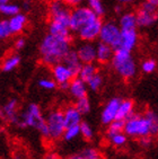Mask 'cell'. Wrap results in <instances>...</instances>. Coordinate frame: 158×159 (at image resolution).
<instances>
[{
  "instance_id": "obj_47",
  "label": "cell",
  "mask_w": 158,
  "mask_h": 159,
  "mask_svg": "<svg viewBox=\"0 0 158 159\" xmlns=\"http://www.w3.org/2000/svg\"><path fill=\"white\" fill-rule=\"evenodd\" d=\"M115 10H116V12H118L120 10H121V7H120V6H116L115 7Z\"/></svg>"
},
{
  "instance_id": "obj_13",
  "label": "cell",
  "mask_w": 158,
  "mask_h": 159,
  "mask_svg": "<svg viewBox=\"0 0 158 159\" xmlns=\"http://www.w3.org/2000/svg\"><path fill=\"white\" fill-rule=\"evenodd\" d=\"M1 117L9 123L16 125L18 122V102L16 99H9L1 108Z\"/></svg>"
},
{
  "instance_id": "obj_41",
  "label": "cell",
  "mask_w": 158,
  "mask_h": 159,
  "mask_svg": "<svg viewBox=\"0 0 158 159\" xmlns=\"http://www.w3.org/2000/svg\"><path fill=\"white\" fill-rule=\"evenodd\" d=\"M25 46V40L24 39H18V40L15 41V49L21 50Z\"/></svg>"
},
{
  "instance_id": "obj_28",
  "label": "cell",
  "mask_w": 158,
  "mask_h": 159,
  "mask_svg": "<svg viewBox=\"0 0 158 159\" xmlns=\"http://www.w3.org/2000/svg\"><path fill=\"white\" fill-rule=\"evenodd\" d=\"M124 128H125V121L115 119L112 123H109V125H107L106 135L113 134V133H118V132H124Z\"/></svg>"
},
{
  "instance_id": "obj_1",
  "label": "cell",
  "mask_w": 158,
  "mask_h": 159,
  "mask_svg": "<svg viewBox=\"0 0 158 159\" xmlns=\"http://www.w3.org/2000/svg\"><path fill=\"white\" fill-rule=\"evenodd\" d=\"M70 50V40L59 39L48 33L40 44L41 61L45 66L53 67L54 64L63 61Z\"/></svg>"
},
{
  "instance_id": "obj_16",
  "label": "cell",
  "mask_w": 158,
  "mask_h": 159,
  "mask_svg": "<svg viewBox=\"0 0 158 159\" xmlns=\"http://www.w3.org/2000/svg\"><path fill=\"white\" fill-rule=\"evenodd\" d=\"M138 43V33L136 30H122L121 42L118 49L132 51Z\"/></svg>"
},
{
  "instance_id": "obj_9",
  "label": "cell",
  "mask_w": 158,
  "mask_h": 159,
  "mask_svg": "<svg viewBox=\"0 0 158 159\" xmlns=\"http://www.w3.org/2000/svg\"><path fill=\"white\" fill-rule=\"evenodd\" d=\"M138 26L140 27H149L158 19V8L151 3L145 2L141 3V6L137 10Z\"/></svg>"
},
{
  "instance_id": "obj_20",
  "label": "cell",
  "mask_w": 158,
  "mask_h": 159,
  "mask_svg": "<svg viewBox=\"0 0 158 159\" xmlns=\"http://www.w3.org/2000/svg\"><path fill=\"white\" fill-rule=\"evenodd\" d=\"M62 62L69 68L70 70L72 71L73 74H75V76L76 77L78 76L79 70H80V68H81V66H82V62H81V60H80V58H79L77 51L70 50L69 52L67 53V55L64 57Z\"/></svg>"
},
{
  "instance_id": "obj_44",
  "label": "cell",
  "mask_w": 158,
  "mask_h": 159,
  "mask_svg": "<svg viewBox=\"0 0 158 159\" xmlns=\"http://www.w3.org/2000/svg\"><path fill=\"white\" fill-rule=\"evenodd\" d=\"M145 1H147V2L151 3V5H154V6L158 7V0H145Z\"/></svg>"
},
{
  "instance_id": "obj_21",
  "label": "cell",
  "mask_w": 158,
  "mask_h": 159,
  "mask_svg": "<svg viewBox=\"0 0 158 159\" xmlns=\"http://www.w3.org/2000/svg\"><path fill=\"white\" fill-rule=\"evenodd\" d=\"M9 25L12 28V34H18L21 33L23 30L25 28L26 24H27V18L24 14L18 12L17 15H14L12 17H9Z\"/></svg>"
},
{
  "instance_id": "obj_40",
  "label": "cell",
  "mask_w": 158,
  "mask_h": 159,
  "mask_svg": "<svg viewBox=\"0 0 158 159\" xmlns=\"http://www.w3.org/2000/svg\"><path fill=\"white\" fill-rule=\"evenodd\" d=\"M66 2H67L70 7H77V6H80V5L84 2V0H66Z\"/></svg>"
},
{
  "instance_id": "obj_12",
  "label": "cell",
  "mask_w": 158,
  "mask_h": 159,
  "mask_svg": "<svg viewBox=\"0 0 158 159\" xmlns=\"http://www.w3.org/2000/svg\"><path fill=\"white\" fill-rule=\"evenodd\" d=\"M121 102V98L113 97L105 104L103 111H102V114H100V122H102V124L109 125V123H112L116 119Z\"/></svg>"
},
{
  "instance_id": "obj_35",
  "label": "cell",
  "mask_w": 158,
  "mask_h": 159,
  "mask_svg": "<svg viewBox=\"0 0 158 159\" xmlns=\"http://www.w3.org/2000/svg\"><path fill=\"white\" fill-rule=\"evenodd\" d=\"M80 153H81V156L85 159H100L102 158L100 152L96 148H91V147L85 148Z\"/></svg>"
},
{
  "instance_id": "obj_32",
  "label": "cell",
  "mask_w": 158,
  "mask_h": 159,
  "mask_svg": "<svg viewBox=\"0 0 158 159\" xmlns=\"http://www.w3.org/2000/svg\"><path fill=\"white\" fill-rule=\"evenodd\" d=\"M87 85H88V88L93 92H97L98 89L102 87L103 85V78L100 74H96L94 77H91V79L87 81Z\"/></svg>"
},
{
  "instance_id": "obj_18",
  "label": "cell",
  "mask_w": 158,
  "mask_h": 159,
  "mask_svg": "<svg viewBox=\"0 0 158 159\" xmlns=\"http://www.w3.org/2000/svg\"><path fill=\"white\" fill-rule=\"evenodd\" d=\"M114 54V49L104 42H100L96 45V61L98 63H107L112 60Z\"/></svg>"
},
{
  "instance_id": "obj_4",
  "label": "cell",
  "mask_w": 158,
  "mask_h": 159,
  "mask_svg": "<svg viewBox=\"0 0 158 159\" xmlns=\"http://www.w3.org/2000/svg\"><path fill=\"white\" fill-rule=\"evenodd\" d=\"M124 132L128 137L134 139L150 135V129L145 115L134 112L128 120H125Z\"/></svg>"
},
{
  "instance_id": "obj_26",
  "label": "cell",
  "mask_w": 158,
  "mask_h": 159,
  "mask_svg": "<svg viewBox=\"0 0 158 159\" xmlns=\"http://www.w3.org/2000/svg\"><path fill=\"white\" fill-rule=\"evenodd\" d=\"M19 62H21V58L19 55L17 54H10L9 57H7L5 60H3L2 64H1V69L5 72H10L14 69L19 66Z\"/></svg>"
},
{
  "instance_id": "obj_5",
  "label": "cell",
  "mask_w": 158,
  "mask_h": 159,
  "mask_svg": "<svg viewBox=\"0 0 158 159\" xmlns=\"http://www.w3.org/2000/svg\"><path fill=\"white\" fill-rule=\"evenodd\" d=\"M100 16L91 10L88 6H77L73 7L70 14V30L73 33H78L81 27H84L89 21L94 20Z\"/></svg>"
},
{
  "instance_id": "obj_36",
  "label": "cell",
  "mask_w": 158,
  "mask_h": 159,
  "mask_svg": "<svg viewBox=\"0 0 158 159\" xmlns=\"http://www.w3.org/2000/svg\"><path fill=\"white\" fill-rule=\"evenodd\" d=\"M12 34L10 28L9 20H1L0 21V39L6 40Z\"/></svg>"
},
{
  "instance_id": "obj_11",
  "label": "cell",
  "mask_w": 158,
  "mask_h": 159,
  "mask_svg": "<svg viewBox=\"0 0 158 159\" xmlns=\"http://www.w3.org/2000/svg\"><path fill=\"white\" fill-rule=\"evenodd\" d=\"M102 26H103V23L100 19V17H97L96 19L89 21L88 24H86L84 27L80 28L77 34L79 39L84 42H93L100 37Z\"/></svg>"
},
{
  "instance_id": "obj_37",
  "label": "cell",
  "mask_w": 158,
  "mask_h": 159,
  "mask_svg": "<svg viewBox=\"0 0 158 159\" xmlns=\"http://www.w3.org/2000/svg\"><path fill=\"white\" fill-rule=\"evenodd\" d=\"M156 68H157V64L152 59H147L141 63V70L145 74H152L156 70Z\"/></svg>"
},
{
  "instance_id": "obj_15",
  "label": "cell",
  "mask_w": 158,
  "mask_h": 159,
  "mask_svg": "<svg viewBox=\"0 0 158 159\" xmlns=\"http://www.w3.org/2000/svg\"><path fill=\"white\" fill-rule=\"evenodd\" d=\"M69 93L70 95L72 96L75 99L78 98L86 97L87 96V90H88V85L85 80H82L81 78H79L78 76L75 77L69 85Z\"/></svg>"
},
{
  "instance_id": "obj_22",
  "label": "cell",
  "mask_w": 158,
  "mask_h": 159,
  "mask_svg": "<svg viewBox=\"0 0 158 159\" xmlns=\"http://www.w3.org/2000/svg\"><path fill=\"white\" fill-rule=\"evenodd\" d=\"M134 113V103L131 99H122L120 107H118V116L116 119L118 120H128L129 117Z\"/></svg>"
},
{
  "instance_id": "obj_7",
  "label": "cell",
  "mask_w": 158,
  "mask_h": 159,
  "mask_svg": "<svg viewBox=\"0 0 158 159\" xmlns=\"http://www.w3.org/2000/svg\"><path fill=\"white\" fill-rule=\"evenodd\" d=\"M121 34L122 30L120 27V25L115 24L113 21H106V23H103L98 39H100V42H104L111 45L115 51L120 48Z\"/></svg>"
},
{
  "instance_id": "obj_38",
  "label": "cell",
  "mask_w": 158,
  "mask_h": 159,
  "mask_svg": "<svg viewBox=\"0 0 158 159\" xmlns=\"http://www.w3.org/2000/svg\"><path fill=\"white\" fill-rule=\"evenodd\" d=\"M39 86L42 89L45 90H52L57 87V81L54 79H49V78H42L39 80Z\"/></svg>"
},
{
  "instance_id": "obj_24",
  "label": "cell",
  "mask_w": 158,
  "mask_h": 159,
  "mask_svg": "<svg viewBox=\"0 0 158 159\" xmlns=\"http://www.w3.org/2000/svg\"><path fill=\"white\" fill-rule=\"evenodd\" d=\"M143 115L148 121L150 135L151 137H158V113L152 110H147Z\"/></svg>"
},
{
  "instance_id": "obj_27",
  "label": "cell",
  "mask_w": 158,
  "mask_h": 159,
  "mask_svg": "<svg viewBox=\"0 0 158 159\" xmlns=\"http://www.w3.org/2000/svg\"><path fill=\"white\" fill-rule=\"evenodd\" d=\"M109 143L116 148H121L127 143L128 135L125 134V132H118V133H113V134L107 135Z\"/></svg>"
},
{
  "instance_id": "obj_33",
  "label": "cell",
  "mask_w": 158,
  "mask_h": 159,
  "mask_svg": "<svg viewBox=\"0 0 158 159\" xmlns=\"http://www.w3.org/2000/svg\"><path fill=\"white\" fill-rule=\"evenodd\" d=\"M80 134L82 135V138L87 141H91L94 138V132L93 129L87 122H81L80 123Z\"/></svg>"
},
{
  "instance_id": "obj_29",
  "label": "cell",
  "mask_w": 158,
  "mask_h": 159,
  "mask_svg": "<svg viewBox=\"0 0 158 159\" xmlns=\"http://www.w3.org/2000/svg\"><path fill=\"white\" fill-rule=\"evenodd\" d=\"M0 11L1 14L5 16H8V17H12L14 15H17L19 12V7L15 3H3V5H0Z\"/></svg>"
},
{
  "instance_id": "obj_30",
  "label": "cell",
  "mask_w": 158,
  "mask_h": 159,
  "mask_svg": "<svg viewBox=\"0 0 158 159\" xmlns=\"http://www.w3.org/2000/svg\"><path fill=\"white\" fill-rule=\"evenodd\" d=\"M75 106L78 108V111L81 114H87V113H89V111H91V102H89V99L87 98V96H86V97L78 98V99H76Z\"/></svg>"
},
{
  "instance_id": "obj_6",
  "label": "cell",
  "mask_w": 158,
  "mask_h": 159,
  "mask_svg": "<svg viewBox=\"0 0 158 159\" xmlns=\"http://www.w3.org/2000/svg\"><path fill=\"white\" fill-rule=\"evenodd\" d=\"M46 123L49 126L50 139L51 140H59L63 137V133L66 131V121H64L63 111L54 110L50 112L46 117Z\"/></svg>"
},
{
  "instance_id": "obj_25",
  "label": "cell",
  "mask_w": 158,
  "mask_h": 159,
  "mask_svg": "<svg viewBox=\"0 0 158 159\" xmlns=\"http://www.w3.org/2000/svg\"><path fill=\"white\" fill-rule=\"evenodd\" d=\"M96 74H97V68L94 64V62L93 63H82L81 68L79 70L78 77L87 83L91 77H94Z\"/></svg>"
},
{
  "instance_id": "obj_3",
  "label": "cell",
  "mask_w": 158,
  "mask_h": 159,
  "mask_svg": "<svg viewBox=\"0 0 158 159\" xmlns=\"http://www.w3.org/2000/svg\"><path fill=\"white\" fill-rule=\"evenodd\" d=\"M111 63L116 74L123 79H132L137 75V63L131 54V51L122 49L115 50Z\"/></svg>"
},
{
  "instance_id": "obj_10",
  "label": "cell",
  "mask_w": 158,
  "mask_h": 159,
  "mask_svg": "<svg viewBox=\"0 0 158 159\" xmlns=\"http://www.w3.org/2000/svg\"><path fill=\"white\" fill-rule=\"evenodd\" d=\"M52 76H53V79L57 81V84H58L59 87L62 90L69 89L70 81L76 77L75 74L70 70L63 62L57 63L52 67Z\"/></svg>"
},
{
  "instance_id": "obj_45",
  "label": "cell",
  "mask_w": 158,
  "mask_h": 159,
  "mask_svg": "<svg viewBox=\"0 0 158 159\" xmlns=\"http://www.w3.org/2000/svg\"><path fill=\"white\" fill-rule=\"evenodd\" d=\"M118 1L120 3H129V2H131L132 0H118Z\"/></svg>"
},
{
  "instance_id": "obj_34",
  "label": "cell",
  "mask_w": 158,
  "mask_h": 159,
  "mask_svg": "<svg viewBox=\"0 0 158 159\" xmlns=\"http://www.w3.org/2000/svg\"><path fill=\"white\" fill-rule=\"evenodd\" d=\"M87 3H88L89 8L91 10H94L98 16H102L105 12L102 0H87Z\"/></svg>"
},
{
  "instance_id": "obj_39",
  "label": "cell",
  "mask_w": 158,
  "mask_h": 159,
  "mask_svg": "<svg viewBox=\"0 0 158 159\" xmlns=\"http://www.w3.org/2000/svg\"><path fill=\"white\" fill-rule=\"evenodd\" d=\"M139 143H140V146H142V147H145V148L150 147V146L152 144V137L151 135H146V137L140 138Z\"/></svg>"
},
{
  "instance_id": "obj_31",
  "label": "cell",
  "mask_w": 158,
  "mask_h": 159,
  "mask_svg": "<svg viewBox=\"0 0 158 159\" xmlns=\"http://www.w3.org/2000/svg\"><path fill=\"white\" fill-rule=\"evenodd\" d=\"M80 134V125H75V126H69L66 129V131L63 133V140L66 141H71L75 138H77Z\"/></svg>"
},
{
  "instance_id": "obj_19",
  "label": "cell",
  "mask_w": 158,
  "mask_h": 159,
  "mask_svg": "<svg viewBox=\"0 0 158 159\" xmlns=\"http://www.w3.org/2000/svg\"><path fill=\"white\" fill-rule=\"evenodd\" d=\"M64 114V121H66V126H75V125H80L81 121V115L82 114L78 111L75 105L71 106H67L63 110Z\"/></svg>"
},
{
  "instance_id": "obj_42",
  "label": "cell",
  "mask_w": 158,
  "mask_h": 159,
  "mask_svg": "<svg viewBox=\"0 0 158 159\" xmlns=\"http://www.w3.org/2000/svg\"><path fill=\"white\" fill-rule=\"evenodd\" d=\"M44 159H58V156L55 153H49V155H46Z\"/></svg>"
},
{
  "instance_id": "obj_23",
  "label": "cell",
  "mask_w": 158,
  "mask_h": 159,
  "mask_svg": "<svg viewBox=\"0 0 158 159\" xmlns=\"http://www.w3.org/2000/svg\"><path fill=\"white\" fill-rule=\"evenodd\" d=\"M118 25L121 30H136L138 27L137 15L133 12H125L121 16Z\"/></svg>"
},
{
  "instance_id": "obj_46",
  "label": "cell",
  "mask_w": 158,
  "mask_h": 159,
  "mask_svg": "<svg viewBox=\"0 0 158 159\" xmlns=\"http://www.w3.org/2000/svg\"><path fill=\"white\" fill-rule=\"evenodd\" d=\"M7 2H9V0H0V3H1V5H3V3H7Z\"/></svg>"
},
{
  "instance_id": "obj_2",
  "label": "cell",
  "mask_w": 158,
  "mask_h": 159,
  "mask_svg": "<svg viewBox=\"0 0 158 159\" xmlns=\"http://www.w3.org/2000/svg\"><path fill=\"white\" fill-rule=\"evenodd\" d=\"M18 128H33L41 133L44 138L50 139L49 126L46 123V119L42 115V111L35 103H30L27 108L19 115L18 122L16 124Z\"/></svg>"
},
{
  "instance_id": "obj_8",
  "label": "cell",
  "mask_w": 158,
  "mask_h": 159,
  "mask_svg": "<svg viewBox=\"0 0 158 159\" xmlns=\"http://www.w3.org/2000/svg\"><path fill=\"white\" fill-rule=\"evenodd\" d=\"M69 5L64 1H58L52 0V2L49 5V15L50 20H54L58 23L68 25L70 27V14L71 9Z\"/></svg>"
},
{
  "instance_id": "obj_49",
  "label": "cell",
  "mask_w": 158,
  "mask_h": 159,
  "mask_svg": "<svg viewBox=\"0 0 158 159\" xmlns=\"http://www.w3.org/2000/svg\"><path fill=\"white\" fill-rule=\"evenodd\" d=\"M58 1H64V2H66V0H58Z\"/></svg>"
},
{
  "instance_id": "obj_43",
  "label": "cell",
  "mask_w": 158,
  "mask_h": 159,
  "mask_svg": "<svg viewBox=\"0 0 158 159\" xmlns=\"http://www.w3.org/2000/svg\"><path fill=\"white\" fill-rule=\"evenodd\" d=\"M68 159H85V158L81 156V153H78V155H73V156H71Z\"/></svg>"
},
{
  "instance_id": "obj_14",
  "label": "cell",
  "mask_w": 158,
  "mask_h": 159,
  "mask_svg": "<svg viewBox=\"0 0 158 159\" xmlns=\"http://www.w3.org/2000/svg\"><path fill=\"white\" fill-rule=\"evenodd\" d=\"M79 58L82 63H93L96 61V45L91 42H84L77 49Z\"/></svg>"
},
{
  "instance_id": "obj_48",
  "label": "cell",
  "mask_w": 158,
  "mask_h": 159,
  "mask_svg": "<svg viewBox=\"0 0 158 159\" xmlns=\"http://www.w3.org/2000/svg\"><path fill=\"white\" fill-rule=\"evenodd\" d=\"M15 159H23V157H21V156H17V157H15Z\"/></svg>"
},
{
  "instance_id": "obj_17",
  "label": "cell",
  "mask_w": 158,
  "mask_h": 159,
  "mask_svg": "<svg viewBox=\"0 0 158 159\" xmlns=\"http://www.w3.org/2000/svg\"><path fill=\"white\" fill-rule=\"evenodd\" d=\"M49 34H51V35H53L55 37H59V39L71 40V30H70L69 26L54 20H50Z\"/></svg>"
}]
</instances>
